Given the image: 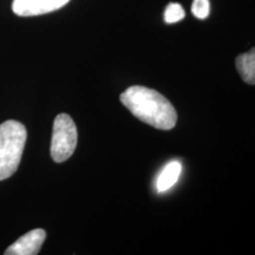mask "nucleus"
Instances as JSON below:
<instances>
[{"label": "nucleus", "mask_w": 255, "mask_h": 255, "mask_svg": "<svg viewBox=\"0 0 255 255\" xmlns=\"http://www.w3.org/2000/svg\"><path fill=\"white\" fill-rule=\"evenodd\" d=\"M121 103L135 118L164 130L175 127L177 112L162 94L144 86H131L120 96Z\"/></svg>", "instance_id": "1"}, {"label": "nucleus", "mask_w": 255, "mask_h": 255, "mask_svg": "<svg viewBox=\"0 0 255 255\" xmlns=\"http://www.w3.org/2000/svg\"><path fill=\"white\" fill-rule=\"evenodd\" d=\"M26 140L27 130L22 123L8 120L0 125V181L17 170Z\"/></svg>", "instance_id": "2"}, {"label": "nucleus", "mask_w": 255, "mask_h": 255, "mask_svg": "<svg viewBox=\"0 0 255 255\" xmlns=\"http://www.w3.org/2000/svg\"><path fill=\"white\" fill-rule=\"evenodd\" d=\"M78 131L73 119L66 114L57 116L53 124L50 153L56 163L69 159L76 149Z\"/></svg>", "instance_id": "3"}, {"label": "nucleus", "mask_w": 255, "mask_h": 255, "mask_svg": "<svg viewBox=\"0 0 255 255\" xmlns=\"http://www.w3.org/2000/svg\"><path fill=\"white\" fill-rule=\"evenodd\" d=\"M70 0H13L12 10L18 16H35L61 9Z\"/></svg>", "instance_id": "4"}, {"label": "nucleus", "mask_w": 255, "mask_h": 255, "mask_svg": "<svg viewBox=\"0 0 255 255\" xmlns=\"http://www.w3.org/2000/svg\"><path fill=\"white\" fill-rule=\"evenodd\" d=\"M46 232L35 229L20 237L6 250V255H35L46 240Z\"/></svg>", "instance_id": "5"}, {"label": "nucleus", "mask_w": 255, "mask_h": 255, "mask_svg": "<svg viewBox=\"0 0 255 255\" xmlns=\"http://www.w3.org/2000/svg\"><path fill=\"white\" fill-rule=\"evenodd\" d=\"M238 73L242 80L249 84L255 83V48L244 54L239 55L236 60Z\"/></svg>", "instance_id": "6"}, {"label": "nucleus", "mask_w": 255, "mask_h": 255, "mask_svg": "<svg viewBox=\"0 0 255 255\" xmlns=\"http://www.w3.org/2000/svg\"><path fill=\"white\" fill-rule=\"evenodd\" d=\"M182 172V164L177 161H173L163 169L157 180V190L164 192L171 188L177 182Z\"/></svg>", "instance_id": "7"}, {"label": "nucleus", "mask_w": 255, "mask_h": 255, "mask_svg": "<svg viewBox=\"0 0 255 255\" xmlns=\"http://www.w3.org/2000/svg\"><path fill=\"white\" fill-rule=\"evenodd\" d=\"M185 12L181 4L170 3L164 10V19L167 24H173L184 18Z\"/></svg>", "instance_id": "8"}, {"label": "nucleus", "mask_w": 255, "mask_h": 255, "mask_svg": "<svg viewBox=\"0 0 255 255\" xmlns=\"http://www.w3.org/2000/svg\"><path fill=\"white\" fill-rule=\"evenodd\" d=\"M192 12L197 18H207L210 13L209 0H194L192 4Z\"/></svg>", "instance_id": "9"}]
</instances>
